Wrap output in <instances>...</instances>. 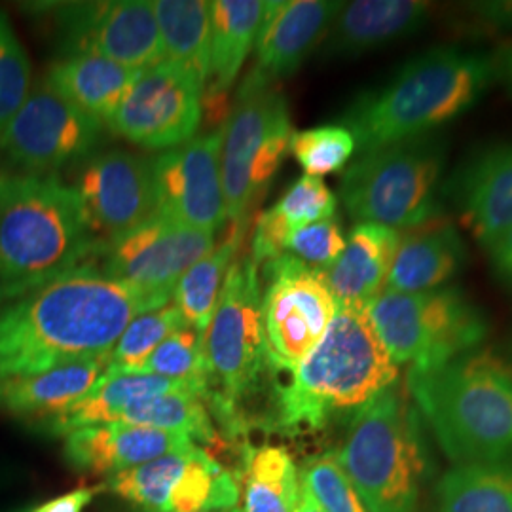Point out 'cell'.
<instances>
[{
    "instance_id": "obj_46",
    "label": "cell",
    "mask_w": 512,
    "mask_h": 512,
    "mask_svg": "<svg viewBox=\"0 0 512 512\" xmlns=\"http://www.w3.org/2000/svg\"><path fill=\"white\" fill-rule=\"evenodd\" d=\"M293 512H325L319 505H317V501L311 497L304 488H302V494H300V499H298V505H296V509Z\"/></svg>"
},
{
    "instance_id": "obj_33",
    "label": "cell",
    "mask_w": 512,
    "mask_h": 512,
    "mask_svg": "<svg viewBox=\"0 0 512 512\" xmlns=\"http://www.w3.org/2000/svg\"><path fill=\"white\" fill-rule=\"evenodd\" d=\"M120 421L183 435L192 442L198 440L207 446L220 444V435L205 403V395L194 387L177 389L135 404Z\"/></svg>"
},
{
    "instance_id": "obj_19",
    "label": "cell",
    "mask_w": 512,
    "mask_h": 512,
    "mask_svg": "<svg viewBox=\"0 0 512 512\" xmlns=\"http://www.w3.org/2000/svg\"><path fill=\"white\" fill-rule=\"evenodd\" d=\"M440 196L488 249L512 226V143L480 148L442 183Z\"/></svg>"
},
{
    "instance_id": "obj_45",
    "label": "cell",
    "mask_w": 512,
    "mask_h": 512,
    "mask_svg": "<svg viewBox=\"0 0 512 512\" xmlns=\"http://www.w3.org/2000/svg\"><path fill=\"white\" fill-rule=\"evenodd\" d=\"M492 59L497 84H501L512 95V42H505L499 48H495Z\"/></svg>"
},
{
    "instance_id": "obj_2",
    "label": "cell",
    "mask_w": 512,
    "mask_h": 512,
    "mask_svg": "<svg viewBox=\"0 0 512 512\" xmlns=\"http://www.w3.org/2000/svg\"><path fill=\"white\" fill-rule=\"evenodd\" d=\"M494 84L492 54L435 46L408 59L380 88L361 93L340 122L363 154L437 133L473 109Z\"/></svg>"
},
{
    "instance_id": "obj_4",
    "label": "cell",
    "mask_w": 512,
    "mask_h": 512,
    "mask_svg": "<svg viewBox=\"0 0 512 512\" xmlns=\"http://www.w3.org/2000/svg\"><path fill=\"white\" fill-rule=\"evenodd\" d=\"M105 245L84 202L59 177H6L0 200V304L86 264Z\"/></svg>"
},
{
    "instance_id": "obj_8",
    "label": "cell",
    "mask_w": 512,
    "mask_h": 512,
    "mask_svg": "<svg viewBox=\"0 0 512 512\" xmlns=\"http://www.w3.org/2000/svg\"><path fill=\"white\" fill-rule=\"evenodd\" d=\"M203 344L209 382L205 403L234 437L245 431L239 403L255 393L270 368L262 325V279L251 255L230 266Z\"/></svg>"
},
{
    "instance_id": "obj_28",
    "label": "cell",
    "mask_w": 512,
    "mask_h": 512,
    "mask_svg": "<svg viewBox=\"0 0 512 512\" xmlns=\"http://www.w3.org/2000/svg\"><path fill=\"white\" fill-rule=\"evenodd\" d=\"M164 61L175 63L207 84L211 2L203 0H154Z\"/></svg>"
},
{
    "instance_id": "obj_12",
    "label": "cell",
    "mask_w": 512,
    "mask_h": 512,
    "mask_svg": "<svg viewBox=\"0 0 512 512\" xmlns=\"http://www.w3.org/2000/svg\"><path fill=\"white\" fill-rule=\"evenodd\" d=\"M103 126L42 82L0 133V152L25 175L48 177L88 158L101 141Z\"/></svg>"
},
{
    "instance_id": "obj_32",
    "label": "cell",
    "mask_w": 512,
    "mask_h": 512,
    "mask_svg": "<svg viewBox=\"0 0 512 512\" xmlns=\"http://www.w3.org/2000/svg\"><path fill=\"white\" fill-rule=\"evenodd\" d=\"M238 499V476L196 444L169 494L165 512H232Z\"/></svg>"
},
{
    "instance_id": "obj_43",
    "label": "cell",
    "mask_w": 512,
    "mask_h": 512,
    "mask_svg": "<svg viewBox=\"0 0 512 512\" xmlns=\"http://www.w3.org/2000/svg\"><path fill=\"white\" fill-rule=\"evenodd\" d=\"M97 490L99 488H78L69 494L55 497L31 512H84V509L92 503L93 495Z\"/></svg>"
},
{
    "instance_id": "obj_7",
    "label": "cell",
    "mask_w": 512,
    "mask_h": 512,
    "mask_svg": "<svg viewBox=\"0 0 512 512\" xmlns=\"http://www.w3.org/2000/svg\"><path fill=\"white\" fill-rule=\"evenodd\" d=\"M446 152V139L427 133L359 154L340 183L349 217L399 232L440 219Z\"/></svg>"
},
{
    "instance_id": "obj_5",
    "label": "cell",
    "mask_w": 512,
    "mask_h": 512,
    "mask_svg": "<svg viewBox=\"0 0 512 512\" xmlns=\"http://www.w3.org/2000/svg\"><path fill=\"white\" fill-rule=\"evenodd\" d=\"M399 365L385 349L366 306L338 304L323 340L277 391L275 427L311 433L355 414L397 384Z\"/></svg>"
},
{
    "instance_id": "obj_39",
    "label": "cell",
    "mask_w": 512,
    "mask_h": 512,
    "mask_svg": "<svg viewBox=\"0 0 512 512\" xmlns=\"http://www.w3.org/2000/svg\"><path fill=\"white\" fill-rule=\"evenodd\" d=\"M300 482L325 512H366L336 452H325L311 458L302 471Z\"/></svg>"
},
{
    "instance_id": "obj_35",
    "label": "cell",
    "mask_w": 512,
    "mask_h": 512,
    "mask_svg": "<svg viewBox=\"0 0 512 512\" xmlns=\"http://www.w3.org/2000/svg\"><path fill=\"white\" fill-rule=\"evenodd\" d=\"M186 325L188 323L183 313L173 300L162 308L137 315L110 351L107 368L137 372L165 338H169L173 332L183 329Z\"/></svg>"
},
{
    "instance_id": "obj_47",
    "label": "cell",
    "mask_w": 512,
    "mask_h": 512,
    "mask_svg": "<svg viewBox=\"0 0 512 512\" xmlns=\"http://www.w3.org/2000/svg\"><path fill=\"white\" fill-rule=\"evenodd\" d=\"M4 184H6V175L0 171V200H2V192H4Z\"/></svg>"
},
{
    "instance_id": "obj_11",
    "label": "cell",
    "mask_w": 512,
    "mask_h": 512,
    "mask_svg": "<svg viewBox=\"0 0 512 512\" xmlns=\"http://www.w3.org/2000/svg\"><path fill=\"white\" fill-rule=\"evenodd\" d=\"M262 325L268 363L275 372H294L323 340L338 310L321 270L291 255L260 266Z\"/></svg>"
},
{
    "instance_id": "obj_23",
    "label": "cell",
    "mask_w": 512,
    "mask_h": 512,
    "mask_svg": "<svg viewBox=\"0 0 512 512\" xmlns=\"http://www.w3.org/2000/svg\"><path fill=\"white\" fill-rule=\"evenodd\" d=\"M401 232L380 224H355L338 260L321 270L338 304L368 306L385 291Z\"/></svg>"
},
{
    "instance_id": "obj_1",
    "label": "cell",
    "mask_w": 512,
    "mask_h": 512,
    "mask_svg": "<svg viewBox=\"0 0 512 512\" xmlns=\"http://www.w3.org/2000/svg\"><path fill=\"white\" fill-rule=\"evenodd\" d=\"M167 302L86 262L0 304V380L76 361H107L137 315Z\"/></svg>"
},
{
    "instance_id": "obj_42",
    "label": "cell",
    "mask_w": 512,
    "mask_h": 512,
    "mask_svg": "<svg viewBox=\"0 0 512 512\" xmlns=\"http://www.w3.org/2000/svg\"><path fill=\"white\" fill-rule=\"evenodd\" d=\"M486 251L495 277L512 289V226Z\"/></svg>"
},
{
    "instance_id": "obj_40",
    "label": "cell",
    "mask_w": 512,
    "mask_h": 512,
    "mask_svg": "<svg viewBox=\"0 0 512 512\" xmlns=\"http://www.w3.org/2000/svg\"><path fill=\"white\" fill-rule=\"evenodd\" d=\"M338 200L327 184L304 175L268 211L291 236V232L319 220L332 219Z\"/></svg>"
},
{
    "instance_id": "obj_9",
    "label": "cell",
    "mask_w": 512,
    "mask_h": 512,
    "mask_svg": "<svg viewBox=\"0 0 512 512\" xmlns=\"http://www.w3.org/2000/svg\"><path fill=\"white\" fill-rule=\"evenodd\" d=\"M366 311L397 365L431 370L480 349L490 325L484 311L459 287L376 296Z\"/></svg>"
},
{
    "instance_id": "obj_37",
    "label": "cell",
    "mask_w": 512,
    "mask_h": 512,
    "mask_svg": "<svg viewBox=\"0 0 512 512\" xmlns=\"http://www.w3.org/2000/svg\"><path fill=\"white\" fill-rule=\"evenodd\" d=\"M137 372L167 380H196L209 385L203 332L192 329L190 325L173 332L152 351L147 363Z\"/></svg>"
},
{
    "instance_id": "obj_18",
    "label": "cell",
    "mask_w": 512,
    "mask_h": 512,
    "mask_svg": "<svg viewBox=\"0 0 512 512\" xmlns=\"http://www.w3.org/2000/svg\"><path fill=\"white\" fill-rule=\"evenodd\" d=\"M342 2L329 0H275L256 37L253 71L245 76L239 90H260L277 86L293 76L329 33Z\"/></svg>"
},
{
    "instance_id": "obj_29",
    "label": "cell",
    "mask_w": 512,
    "mask_h": 512,
    "mask_svg": "<svg viewBox=\"0 0 512 512\" xmlns=\"http://www.w3.org/2000/svg\"><path fill=\"white\" fill-rule=\"evenodd\" d=\"M243 238L245 220L232 222L230 234L219 247H215L209 255L198 260L177 283L171 300L177 304V308L181 310L186 323L192 329L205 334L209 327L219 304L226 274L236 260Z\"/></svg>"
},
{
    "instance_id": "obj_31",
    "label": "cell",
    "mask_w": 512,
    "mask_h": 512,
    "mask_svg": "<svg viewBox=\"0 0 512 512\" xmlns=\"http://www.w3.org/2000/svg\"><path fill=\"white\" fill-rule=\"evenodd\" d=\"M437 512H512V465H456L440 478Z\"/></svg>"
},
{
    "instance_id": "obj_24",
    "label": "cell",
    "mask_w": 512,
    "mask_h": 512,
    "mask_svg": "<svg viewBox=\"0 0 512 512\" xmlns=\"http://www.w3.org/2000/svg\"><path fill=\"white\" fill-rule=\"evenodd\" d=\"M107 368L105 359L76 361L0 380V410L23 420H54L88 395Z\"/></svg>"
},
{
    "instance_id": "obj_15",
    "label": "cell",
    "mask_w": 512,
    "mask_h": 512,
    "mask_svg": "<svg viewBox=\"0 0 512 512\" xmlns=\"http://www.w3.org/2000/svg\"><path fill=\"white\" fill-rule=\"evenodd\" d=\"M215 249V234L154 215L101 249V272L139 291L171 300L177 283Z\"/></svg>"
},
{
    "instance_id": "obj_10",
    "label": "cell",
    "mask_w": 512,
    "mask_h": 512,
    "mask_svg": "<svg viewBox=\"0 0 512 512\" xmlns=\"http://www.w3.org/2000/svg\"><path fill=\"white\" fill-rule=\"evenodd\" d=\"M291 112L277 86L238 90L222 126L220 173L226 219L247 220L289 152Z\"/></svg>"
},
{
    "instance_id": "obj_38",
    "label": "cell",
    "mask_w": 512,
    "mask_h": 512,
    "mask_svg": "<svg viewBox=\"0 0 512 512\" xmlns=\"http://www.w3.org/2000/svg\"><path fill=\"white\" fill-rule=\"evenodd\" d=\"M31 93V61L10 18L0 10V133Z\"/></svg>"
},
{
    "instance_id": "obj_27",
    "label": "cell",
    "mask_w": 512,
    "mask_h": 512,
    "mask_svg": "<svg viewBox=\"0 0 512 512\" xmlns=\"http://www.w3.org/2000/svg\"><path fill=\"white\" fill-rule=\"evenodd\" d=\"M268 10L262 0L211 2L209 76L203 97H224L234 86L239 71L255 46Z\"/></svg>"
},
{
    "instance_id": "obj_26",
    "label": "cell",
    "mask_w": 512,
    "mask_h": 512,
    "mask_svg": "<svg viewBox=\"0 0 512 512\" xmlns=\"http://www.w3.org/2000/svg\"><path fill=\"white\" fill-rule=\"evenodd\" d=\"M141 73L101 55L67 54L50 67L44 82L74 107L107 124Z\"/></svg>"
},
{
    "instance_id": "obj_3",
    "label": "cell",
    "mask_w": 512,
    "mask_h": 512,
    "mask_svg": "<svg viewBox=\"0 0 512 512\" xmlns=\"http://www.w3.org/2000/svg\"><path fill=\"white\" fill-rule=\"evenodd\" d=\"M406 391L456 465H512V363L475 349L408 370Z\"/></svg>"
},
{
    "instance_id": "obj_6",
    "label": "cell",
    "mask_w": 512,
    "mask_h": 512,
    "mask_svg": "<svg viewBox=\"0 0 512 512\" xmlns=\"http://www.w3.org/2000/svg\"><path fill=\"white\" fill-rule=\"evenodd\" d=\"M336 456L366 512L418 511L427 459L408 391L391 385L359 408Z\"/></svg>"
},
{
    "instance_id": "obj_25",
    "label": "cell",
    "mask_w": 512,
    "mask_h": 512,
    "mask_svg": "<svg viewBox=\"0 0 512 512\" xmlns=\"http://www.w3.org/2000/svg\"><path fill=\"white\" fill-rule=\"evenodd\" d=\"M188 387L200 389L203 395H207L209 391V385L196 380H167L152 374L105 368L103 376L93 385L88 395H84L78 403L46 423L52 433L67 435L82 427L120 421L131 406Z\"/></svg>"
},
{
    "instance_id": "obj_30",
    "label": "cell",
    "mask_w": 512,
    "mask_h": 512,
    "mask_svg": "<svg viewBox=\"0 0 512 512\" xmlns=\"http://www.w3.org/2000/svg\"><path fill=\"white\" fill-rule=\"evenodd\" d=\"M239 478L243 512H293L302 494L296 463L283 446L247 450Z\"/></svg>"
},
{
    "instance_id": "obj_41",
    "label": "cell",
    "mask_w": 512,
    "mask_h": 512,
    "mask_svg": "<svg viewBox=\"0 0 512 512\" xmlns=\"http://www.w3.org/2000/svg\"><path fill=\"white\" fill-rule=\"evenodd\" d=\"M346 247L342 224L336 217L319 220L291 232L285 255L294 256L315 270H327Z\"/></svg>"
},
{
    "instance_id": "obj_16",
    "label": "cell",
    "mask_w": 512,
    "mask_h": 512,
    "mask_svg": "<svg viewBox=\"0 0 512 512\" xmlns=\"http://www.w3.org/2000/svg\"><path fill=\"white\" fill-rule=\"evenodd\" d=\"M74 188L103 245L124 238L158 213L152 158L128 150L116 148L92 158Z\"/></svg>"
},
{
    "instance_id": "obj_34",
    "label": "cell",
    "mask_w": 512,
    "mask_h": 512,
    "mask_svg": "<svg viewBox=\"0 0 512 512\" xmlns=\"http://www.w3.org/2000/svg\"><path fill=\"white\" fill-rule=\"evenodd\" d=\"M194 442L186 448L169 452L128 471L109 476L105 488L120 495L145 512H165L169 494L183 473L184 465L194 450Z\"/></svg>"
},
{
    "instance_id": "obj_20",
    "label": "cell",
    "mask_w": 512,
    "mask_h": 512,
    "mask_svg": "<svg viewBox=\"0 0 512 512\" xmlns=\"http://www.w3.org/2000/svg\"><path fill=\"white\" fill-rule=\"evenodd\" d=\"M190 444L183 435L114 421L67 433L65 458L82 473L112 476Z\"/></svg>"
},
{
    "instance_id": "obj_17",
    "label": "cell",
    "mask_w": 512,
    "mask_h": 512,
    "mask_svg": "<svg viewBox=\"0 0 512 512\" xmlns=\"http://www.w3.org/2000/svg\"><path fill=\"white\" fill-rule=\"evenodd\" d=\"M220 147L222 128L152 158L156 215L213 234L219 230L226 220Z\"/></svg>"
},
{
    "instance_id": "obj_22",
    "label": "cell",
    "mask_w": 512,
    "mask_h": 512,
    "mask_svg": "<svg viewBox=\"0 0 512 512\" xmlns=\"http://www.w3.org/2000/svg\"><path fill=\"white\" fill-rule=\"evenodd\" d=\"M467 243L448 220H433L401 232L385 291L425 293L446 287L467 266Z\"/></svg>"
},
{
    "instance_id": "obj_44",
    "label": "cell",
    "mask_w": 512,
    "mask_h": 512,
    "mask_svg": "<svg viewBox=\"0 0 512 512\" xmlns=\"http://www.w3.org/2000/svg\"><path fill=\"white\" fill-rule=\"evenodd\" d=\"M471 8L480 18L499 27L512 29V2H480V4H471Z\"/></svg>"
},
{
    "instance_id": "obj_48",
    "label": "cell",
    "mask_w": 512,
    "mask_h": 512,
    "mask_svg": "<svg viewBox=\"0 0 512 512\" xmlns=\"http://www.w3.org/2000/svg\"><path fill=\"white\" fill-rule=\"evenodd\" d=\"M222 512H224V511H222Z\"/></svg>"
},
{
    "instance_id": "obj_13",
    "label": "cell",
    "mask_w": 512,
    "mask_h": 512,
    "mask_svg": "<svg viewBox=\"0 0 512 512\" xmlns=\"http://www.w3.org/2000/svg\"><path fill=\"white\" fill-rule=\"evenodd\" d=\"M203 93L205 84L194 74L162 61L139 74L107 126L147 150L181 147L202 124Z\"/></svg>"
},
{
    "instance_id": "obj_21",
    "label": "cell",
    "mask_w": 512,
    "mask_h": 512,
    "mask_svg": "<svg viewBox=\"0 0 512 512\" xmlns=\"http://www.w3.org/2000/svg\"><path fill=\"white\" fill-rule=\"evenodd\" d=\"M431 4L420 0H355L340 12L321 44L329 59L357 57L420 33L431 16Z\"/></svg>"
},
{
    "instance_id": "obj_36",
    "label": "cell",
    "mask_w": 512,
    "mask_h": 512,
    "mask_svg": "<svg viewBox=\"0 0 512 512\" xmlns=\"http://www.w3.org/2000/svg\"><path fill=\"white\" fill-rule=\"evenodd\" d=\"M355 150L353 135L344 126L334 124L293 131L289 143V152L304 173L317 179L342 171Z\"/></svg>"
},
{
    "instance_id": "obj_14",
    "label": "cell",
    "mask_w": 512,
    "mask_h": 512,
    "mask_svg": "<svg viewBox=\"0 0 512 512\" xmlns=\"http://www.w3.org/2000/svg\"><path fill=\"white\" fill-rule=\"evenodd\" d=\"M63 55L93 54L133 71L164 61L162 37L148 0L52 4Z\"/></svg>"
}]
</instances>
